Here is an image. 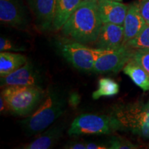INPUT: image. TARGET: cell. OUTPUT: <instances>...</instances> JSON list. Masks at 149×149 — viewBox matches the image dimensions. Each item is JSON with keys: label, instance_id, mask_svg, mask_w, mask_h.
<instances>
[{"label": "cell", "instance_id": "obj_1", "mask_svg": "<svg viewBox=\"0 0 149 149\" xmlns=\"http://www.w3.org/2000/svg\"><path fill=\"white\" fill-rule=\"evenodd\" d=\"M67 103L64 91L55 86L48 87L45 97L37 109L20 121L22 129L28 136L44 131L64 114Z\"/></svg>", "mask_w": 149, "mask_h": 149}, {"label": "cell", "instance_id": "obj_2", "mask_svg": "<svg viewBox=\"0 0 149 149\" xmlns=\"http://www.w3.org/2000/svg\"><path fill=\"white\" fill-rule=\"evenodd\" d=\"M102 24L97 3L82 1L60 31L64 37L86 45L95 42Z\"/></svg>", "mask_w": 149, "mask_h": 149}, {"label": "cell", "instance_id": "obj_3", "mask_svg": "<svg viewBox=\"0 0 149 149\" xmlns=\"http://www.w3.org/2000/svg\"><path fill=\"white\" fill-rule=\"evenodd\" d=\"M109 114L116 120L120 130L149 139V102L117 104Z\"/></svg>", "mask_w": 149, "mask_h": 149}, {"label": "cell", "instance_id": "obj_4", "mask_svg": "<svg viewBox=\"0 0 149 149\" xmlns=\"http://www.w3.org/2000/svg\"><path fill=\"white\" fill-rule=\"evenodd\" d=\"M46 89L33 86L4 87L1 95L8 104L10 113L19 117L31 115L46 95Z\"/></svg>", "mask_w": 149, "mask_h": 149}, {"label": "cell", "instance_id": "obj_5", "mask_svg": "<svg viewBox=\"0 0 149 149\" xmlns=\"http://www.w3.org/2000/svg\"><path fill=\"white\" fill-rule=\"evenodd\" d=\"M120 130L116 120L111 115L82 114L70 124L68 134L70 136L110 135Z\"/></svg>", "mask_w": 149, "mask_h": 149}, {"label": "cell", "instance_id": "obj_6", "mask_svg": "<svg viewBox=\"0 0 149 149\" xmlns=\"http://www.w3.org/2000/svg\"><path fill=\"white\" fill-rule=\"evenodd\" d=\"M57 48L62 57L76 69L84 72L93 71L97 48H89L86 44L65 37L57 41Z\"/></svg>", "mask_w": 149, "mask_h": 149}, {"label": "cell", "instance_id": "obj_7", "mask_svg": "<svg viewBox=\"0 0 149 149\" xmlns=\"http://www.w3.org/2000/svg\"><path fill=\"white\" fill-rule=\"evenodd\" d=\"M135 50L123 46L115 50L97 48L93 71L97 73L120 72L133 57Z\"/></svg>", "mask_w": 149, "mask_h": 149}, {"label": "cell", "instance_id": "obj_8", "mask_svg": "<svg viewBox=\"0 0 149 149\" xmlns=\"http://www.w3.org/2000/svg\"><path fill=\"white\" fill-rule=\"evenodd\" d=\"M0 21L7 26L26 30L29 27L31 18L22 0H0Z\"/></svg>", "mask_w": 149, "mask_h": 149}, {"label": "cell", "instance_id": "obj_9", "mask_svg": "<svg viewBox=\"0 0 149 149\" xmlns=\"http://www.w3.org/2000/svg\"><path fill=\"white\" fill-rule=\"evenodd\" d=\"M0 79L1 86L3 88L12 86H33L44 88L46 82L44 74L29 60L15 71L1 77Z\"/></svg>", "mask_w": 149, "mask_h": 149}, {"label": "cell", "instance_id": "obj_10", "mask_svg": "<svg viewBox=\"0 0 149 149\" xmlns=\"http://www.w3.org/2000/svg\"><path fill=\"white\" fill-rule=\"evenodd\" d=\"M26 2L37 29L41 32L53 30L57 0H26Z\"/></svg>", "mask_w": 149, "mask_h": 149}, {"label": "cell", "instance_id": "obj_11", "mask_svg": "<svg viewBox=\"0 0 149 149\" xmlns=\"http://www.w3.org/2000/svg\"><path fill=\"white\" fill-rule=\"evenodd\" d=\"M124 26L111 23L102 26L98 37L94 43L95 48L102 50H115L124 46Z\"/></svg>", "mask_w": 149, "mask_h": 149}, {"label": "cell", "instance_id": "obj_12", "mask_svg": "<svg viewBox=\"0 0 149 149\" xmlns=\"http://www.w3.org/2000/svg\"><path fill=\"white\" fill-rule=\"evenodd\" d=\"M97 5L102 23L123 26L128 5L115 0H97Z\"/></svg>", "mask_w": 149, "mask_h": 149}, {"label": "cell", "instance_id": "obj_13", "mask_svg": "<svg viewBox=\"0 0 149 149\" xmlns=\"http://www.w3.org/2000/svg\"><path fill=\"white\" fill-rule=\"evenodd\" d=\"M65 127L63 124L50 126L32 141L19 147L22 149H49L53 148L62 137Z\"/></svg>", "mask_w": 149, "mask_h": 149}, {"label": "cell", "instance_id": "obj_14", "mask_svg": "<svg viewBox=\"0 0 149 149\" xmlns=\"http://www.w3.org/2000/svg\"><path fill=\"white\" fill-rule=\"evenodd\" d=\"M146 24V21L141 15L139 3L133 2L128 5L127 13L123 24L124 31V44L137 36Z\"/></svg>", "mask_w": 149, "mask_h": 149}, {"label": "cell", "instance_id": "obj_15", "mask_svg": "<svg viewBox=\"0 0 149 149\" xmlns=\"http://www.w3.org/2000/svg\"><path fill=\"white\" fill-rule=\"evenodd\" d=\"M81 2V0H57L53 30L60 31L68 19Z\"/></svg>", "mask_w": 149, "mask_h": 149}, {"label": "cell", "instance_id": "obj_16", "mask_svg": "<svg viewBox=\"0 0 149 149\" xmlns=\"http://www.w3.org/2000/svg\"><path fill=\"white\" fill-rule=\"evenodd\" d=\"M25 55L17 53L3 51L0 53V76L4 77L15 71L27 62Z\"/></svg>", "mask_w": 149, "mask_h": 149}, {"label": "cell", "instance_id": "obj_17", "mask_svg": "<svg viewBox=\"0 0 149 149\" xmlns=\"http://www.w3.org/2000/svg\"><path fill=\"white\" fill-rule=\"evenodd\" d=\"M123 71L141 89L149 91V74L137 62L131 59L124 67Z\"/></svg>", "mask_w": 149, "mask_h": 149}, {"label": "cell", "instance_id": "obj_18", "mask_svg": "<svg viewBox=\"0 0 149 149\" xmlns=\"http://www.w3.org/2000/svg\"><path fill=\"white\" fill-rule=\"evenodd\" d=\"M120 92V86L116 81L111 78L103 77L98 81V88L92 93V97L94 100L102 97H113Z\"/></svg>", "mask_w": 149, "mask_h": 149}, {"label": "cell", "instance_id": "obj_19", "mask_svg": "<svg viewBox=\"0 0 149 149\" xmlns=\"http://www.w3.org/2000/svg\"><path fill=\"white\" fill-rule=\"evenodd\" d=\"M133 50H149V24H146L137 36L124 44Z\"/></svg>", "mask_w": 149, "mask_h": 149}, {"label": "cell", "instance_id": "obj_20", "mask_svg": "<svg viewBox=\"0 0 149 149\" xmlns=\"http://www.w3.org/2000/svg\"><path fill=\"white\" fill-rule=\"evenodd\" d=\"M110 149H135L139 147L128 139L123 137L113 136L108 141Z\"/></svg>", "mask_w": 149, "mask_h": 149}, {"label": "cell", "instance_id": "obj_21", "mask_svg": "<svg viewBox=\"0 0 149 149\" xmlns=\"http://www.w3.org/2000/svg\"><path fill=\"white\" fill-rule=\"evenodd\" d=\"M131 59L142 67L149 74V50H136Z\"/></svg>", "mask_w": 149, "mask_h": 149}, {"label": "cell", "instance_id": "obj_22", "mask_svg": "<svg viewBox=\"0 0 149 149\" xmlns=\"http://www.w3.org/2000/svg\"><path fill=\"white\" fill-rule=\"evenodd\" d=\"M24 51L25 48L17 45L7 37L3 36L0 37V52H21Z\"/></svg>", "mask_w": 149, "mask_h": 149}, {"label": "cell", "instance_id": "obj_23", "mask_svg": "<svg viewBox=\"0 0 149 149\" xmlns=\"http://www.w3.org/2000/svg\"><path fill=\"white\" fill-rule=\"evenodd\" d=\"M138 3L141 15L146 24H149V0H139Z\"/></svg>", "mask_w": 149, "mask_h": 149}, {"label": "cell", "instance_id": "obj_24", "mask_svg": "<svg viewBox=\"0 0 149 149\" xmlns=\"http://www.w3.org/2000/svg\"><path fill=\"white\" fill-rule=\"evenodd\" d=\"M66 149H86L85 141H69L64 146Z\"/></svg>", "mask_w": 149, "mask_h": 149}, {"label": "cell", "instance_id": "obj_25", "mask_svg": "<svg viewBox=\"0 0 149 149\" xmlns=\"http://www.w3.org/2000/svg\"><path fill=\"white\" fill-rule=\"evenodd\" d=\"M86 149H110L109 144L105 143L95 142V141H87L86 142Z\"/></svg>", "mask_w": 149, "mask_h": 149}, {"label": "cell", "instance_id": "obj_26", "mask_svg": "<svg viewBox=\"0 0 149 149\" xmlns=\"http://www.w3.org/2000/svg\"><path fill=\"white\" fill-rule=\"evenodd\" d=\"M0 111H1V113H10V109H9L8 104L1 95L0 96Z\"/></svg>", "mask_w": 149, "mask_h": 149}, {"label": "cell", "instance_id": "obj_27", "mask_svg": "<svg viewBox=\"0 0 149 149\" xmlns=\"http://www.w3.org/2000/svg\"><path fill=\"white\" fill-rule=\"evenodd\" d=\"M82 1H86V2H93L97 3V0H81Z\"/></svg>", "mask_w": 149, "mask_h": 149}, {"label": "cell", "instance_id": "obj_28", "mask_svg": "<svg viewBox=\"0 0 149 149\" xmlns=\"http://www.w3.org/2000/svg\"><path fill=\"white\" fill-rule=\"evenodd\" d=\"M115 1H122V0H115Z\"/></svg>", "mask_w": 149, "mask_h": 149}]
</instances>
